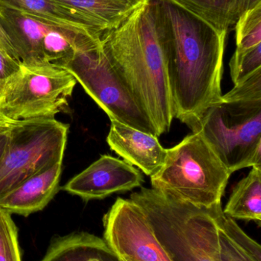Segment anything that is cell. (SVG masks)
I'll list each match as a JSON object with an SVG mask.
<instances>
[{
    "mask_svg": "<svg viewBox=\"0 0 261 261\" xmlns=\"http://www.w3.org/2000/svg\"><path fill=\"white\" fill-rule=\"evenodd\" d=\"M103 222L104 240L120 258L172 261L156 239L145 213L131 199L118 198Z\"/></svg>",
    "mask_w": 261,
    "mask_h": 261,
    "instance_id": "30bf717a",
    "label": "cell"
},
{
    "mask_svg": "<svg viewBox=\"0 0 261 261\" xmlns=\"http://www.w3.org/2000/svg\"><path fill=\"white\" fill-rule=\"evenodd\" d=\"M144 182L141 172L127 161L102 155L72 178L63 190L84 201H90L131 191L142 187Z\"/></svg>",
    "mask_w": 261,
    "mask_h": 261,
    "instance_id": "8fae6325",
    "label": "cell"
},
{
    "mask_svg": "<svg viewBox=\"0 0 261 261\" xmlns=\"http://www.w3.org/2000/svg\"><path fill=\"white\" fill-rule=\"evenodd\" d=\"M224 214L234 220L261 224V166L252 167L232 190Z\"/></svg>",
    "mask_w": 261,
    "mask_h": 261,
    "instance_id": "2e32d148",
    "label": "cell"
},
{
    "mask_svg": "<svg viewBox=\"0 0 261 261\" xmlns=\"http://www.w3.org/2000/svg\"><path fill=\"white\" fill-rule=\"evenodd\" d=\"M11 124L0 126V162L4 156L8 142H9V128H10Z\"/></svg>",
    "mask_w": 261,
    "mask_h": 261,
    "instance_id": "4316f807",
    "label": "cell"
},
{
    "mask_svg": "<svg viewBox=\"0 0 261 261\" xmlns=\"http://www.w3.org/2000/svg\"><path fill=\"white\" fill-rule=\"evenodd\" d=\"M212 26L218 32H228L234 26L235 0H171Z\"/></svg>",
    "mask_w": 261,
    "mask_h": 261,
    "instance_id": "d6986e66",
    "label": "cell"
},
{
    "mask_svg": "<svg viewBox=\"0 0 261 261\" xmlns=\"http://www.w3.org/2000/svg\"><path fill=\"white\" fill-rule=\"evenodd\" d=\"M21 65V63L0 48V82L5 83L15 74Z\"/></svg>",
    "mask_w": 261,
    "mask_h": 261,
    "instance_id": "cb8c5ba5",
    "label": "cell"
},
{
    "mask_svg": "<svg viewBox=\"0 0 261 261\" xmlns=\"http://www.w3.org/2000/svg\"><path fill=\"white\" fill-rule=\"evenodd\" d=\"M13 122H15V121L8 119L7 117H6V116L0 112V126H1V125H9V124L12 123Z\"/></svg>",
    "mask_w": 261,
    "mask_h": 261,
    "instance_id": "83f0119b",
    "label": "cell"
},
{
    "mask_svg": "<svg viewBox=\"0 0 261 261\" xmlns=\"http://www.w3.org/2000/svg\"><path fill=\"white\" fill-rule=\"evenodd\" d=\"M218 242L219 261H261L260 244L223 212L218 222Z\"/></svg>",
    "mask_w": 261,
    "mask_h": 261,
    "instance_id": "e0dca14e",
    "label": "cell"
},
{
    "mask_svg": "<svg viewBox=\"0 0 261 261\" xmlns=\"http://www.w3.org/2000/svg\"><path fill=\"white\" fill-rule=\"evenodd\" d=\"M0 22L16 54L26 66L59 67L78 51L101 44V39L72 30L40 17L0 3Z\"/></svg>",
    "mask_w": 261,
    "mask_h": 261,
    "instance_id": "8992f818",
    "label": "cell"
},
{
    "mask_svg": "<svg viewBox=\"0 0 261 261\" xmlns=\"http://www.w3.org/2000/svg\"><path fill=\"white\" fill-rule=\"evenodd\" d=\"M0 48L3 49L8 55H10L11 57H12V58H15L16 61H18L15 50H14L13 47L11 44L10 41H9V38L6 35V32H4V29H3V26H2L1 22H0Z\"/></svg>",
    "mask_w": 261,
    "mask_h": 261,
    "instance_id": "484cf974",
    "label": "cell"
},
{
    "mask_svg": "<svg viewBox=\"0 0 261 261\" xmlns=\"http://www.w3.org/2000/svg\"><path fill=\"white\" fill-rule=\"evenodd\" d=\"M231 173L197 132L167 149L160 170L151 178L152 188L173 199L199 207L222 205Z\"/></svg>",
    "mask_w": 261,
    "mask_h": 261,
    "instance_id": "277c9868",
    "label": "cell"
},
{
    "mask_svg": "<svg viewBox=\"0 0 261 261\" xmlns=\"http://www.w3.org/2000/svg\"><path fill=\"white\" fill-rule=\"evenodd\" d=\"M39 261H123L104 239L87 232L72 233L51 242Z\"/></svg>",
    "mask_w": 261,
    "mask_h": 261,
    "instance_id": "9a60e30c",
    "label": "cell"
},
{
    "mask_svg": "<svg viewBox=\"0 0 261 261\" xmlns=\"http://www.w3.org/2000/svg\"><path fill=\"white\" fill-rule=\"evenodd\" d=\"M261 4V0H235L234 10V23L237 22L241 15L247 11L254 9L256 6Z\"/></svg>",
    "mask_w": 261,
    "mask_h": 261,
    "instance_id": "d4e9b609",
    "label": "cell"
},
{
    "mask_svg": "<svg viewBox=\"0 0 261 261\" xmlns=\"http://www.w3.org/2000/svg\"><path fill=\"white\" fill-rule=\"evenodd\" d=\"M69 126L53 119L12 122L0 162V199L21 182L63 161Z\"/></svg>",
    "mask_w": 261,
    "mask_h": 261,
    "instance_id": "52a82bcc",
    "label": "cell"
},
{
    "mask_svg": "<svg viewBox=\"0 0 261 261\" xmlns=\"http://www.w3.org/2000/svg\"><path fill=\"white\" fill-rule=\"evenodd\" d=\"M222 99L228 100L261 99V70H257L245 81L234 85L231 91L222 95Z\"/></svg>",
    "mask_w": 261,
    "mask_h": 261,
    "instance_id": "603a6c76",
    "label": "cell"
},
{
    "mask_svg": "<svg viewBox=\"0 0 261 261\" xmlns=\"http://www.w3.org/2000/svg\"><path fill=\"white\" fill-rule=\"evenodd\" d=\"M0 3L98 39L106 33L87 15L58 0H0Z\"/></svg>",
    "mask_w": 261,
    "mask_h": 261,
    "instance_id": "5bb4252c",
    "label": "cell"
},
{
    "mask_svg": "<svg viewBox=\"0 0 261 261\" xmlns=\"http://www.w3.org/2000/svg\"><path fill=\"white\" fill-rule=\"evenodd\" d=\"M3 84H4V83L0 82V93H1L2 88H3Z\"/></svg>",
    "mask_w": 261,
    "mask_h": 261,
    "instance_id": "f1b7e54d",
    "label": "cell"
},
{
    "mask_svg": "<svg viewBox=\"0 0 261 261\" xmlns=\"http://www.w3.org/2000/svg\"><path fill=\"white\" fill-rule=\"evenodd\" d=\"M95 21L104 32L119 26L146 0H58Z\"/></svg>",
    "mask_w": 261,
    "mask_h": 261,
    "instance_id": "ac0fdd59",
    "label": "cell"
},
{
    "mask_svg": "<svg viewBox=\"0 0 261 261\" xmlns=\"http://www.w3.org/2000/svg\"><path fill=\"white\" fill-rule=\"evenodd\" d=\"M59 67L75 78L110 120L117 121L159 138L150 116L112 67L103 51L101 42L98 47L78 51Z\"/></svg>",
    "mask_w": 261,
    "mask_h": 261,
    "instance_id": "9c48e42d",
    "label": "cell"
},
{
    "mask_svg": "<svg viewBox=\"0 0 261 261\" xmlns=\"http://www.w3.org/2000/svg\"><path fill=\"white\" fill-rule=\"evenodd\" d=\"M0 261H21L18 229L12 214L0 208Z\"/></svg>",
    "mask_w": 261,
    "mask_h": 261,
    "instance_id": "7402d4cb",
    "label": "cell"
},
{
    "mask_svg": "<svg viewBox=\"0 0 261 261\" xmlns=\"http://www.w3.org/2000/svg\"><path fill=\"white\" fill-rule=\"evenodd\" d=\"M229 65L231 80L234 85L261 70V44L246 50L236 49Z\"/></svg>",
    "mask_w": 261,
    "mask_h": 261,
    "instance_id": "44dd1931",
    "label": "cell"
},
{
    "mask_svg": "<svg viewBox=\"0 0 261 261\" xmlns=\"http://www.w3.org/2000/svg\"><path fill=\"white\" fill-rule=\"evenodd\" d=\"M165 60L174 119L191 128L222 99L226 32L171 0H150Z\"/></svg>",
    "mask_w": 261,
    "mask_h": 261,
    "instance_id": "6da1fadb",
    "label": "cell"
},
{
    "mask_svg": "<svg viewBox=\"0 0 261 261\" xmlns=\"http://www.w3.org/2000/svg\"><path fill=\"white\" fill-rule=\"evenodd\" d=\"M232 174L261 166V99H221L191 127Z\"/></svg>",
    "mask_w": 261,
    "mask_h": 261,
    "instance_id": "5b68a950",
    "label": "cell"
},
{
    "mask_svg": "<svg viewBox=\"0 0 261 261\" xmlns=\"http://www.w3.org/2000/svg\"><path fill=\"white\" fill-rule=\"evenodd\" d=\"M147 216L172 261H219L218 222L222 205L196 206L140 187L130 195Z\"/></svg>",
    "mask_w": 261,
    "mask_h": 261,
    "instance_id": "3957f363",
    "label": "cell"
},
{
    "mask_svg": "<svg viewBox=\"0 0 261 261\" xmlns=\"http://www.w3.org/2000/svg\"><path fill=\"white\" fill-rule=\"evenodd\" d=\"M101 42L112 67L150 116L159 136L170 132L173 102L150 0L104 34Z\"/></svg>",
    "mask_w": 261,
    "mask_h": 261,
    "instance_id": "7a4b0ae2",
    "label": "cell"
},
{
    "mask_svg": "<svg viewBox=\"0 0 261 261\" xmlns=\"http://www.w3.org/2000/svg\"><path fill=\"white\" fill-rule=\"evenodd\" d=\"M234 27L237 50H246L260 44L261 4L241 15Z\"/></svg>",
    "mask_w": 261,
    "mask_h": 261,
    "instance_id": "ffe728a7",
    "label": "cell"
},
{
    "mask_svg": "<svg viewBox=\"0 0 261 261\" xmlns=\"http://www.w3.org/2000/svg\"><path fill=\"white\" fill-rule=\"evenodd\" d=\"M62 161L43 169L4 195L0 199V208L23 216L45 208L58 192Z\"/></svg>",
    "mask_w": 261,
    "mask_h": 261,
    "instance_id": "4fadbf2b",
    "label": "cell"
},
{
    "mask_svg": "<svg viewBox=\"0 0 261 261\" xmlns=\"http://www.w3.org/2000/svg\"><path fill=\"white\" fill-rule=\"evenodd\" d=\"M107 142L112 150L124 161L139 167L146 175L157 173L165 162L167 149L161 145L158 137L110 120Z\"/></svg>",
    "mask_w": 261,
    "mask_h": 261,
    "instance_id": "7c38bea8",
    "label": "cell"
},
{
    "mask_svg": "<svg viewBox=\"0 0 261 261\" xmlns=\"http://www.w3.org/2000/svg\"><path fill=\"white\" fill-rule=\"evenodd\" d=\"M121 260H122L123 261H128V260H124V259H121Z\"/></svg>",
    "mask_w": 261,
    "mask_h": 261,
    "instance_id": "f546056e",
    "label": "cell"
},
{
    "mask_svg": "<svg viewBox=\"0 0 261 261\" xmlns=\"http://www.w3.org/2000/svg\"><path fill=\"white\" fill-rule=\"evenodd\" d=\"M77 83L69 72L57 66L21 64L3 84L0 112L13 121L55 119L68 107Z\"/></svg>",
    "mask_w": 261,
    "mask_h": 261,
    "instance_id": "ba28073f",
    "label": "cell"
}]
</instances>
